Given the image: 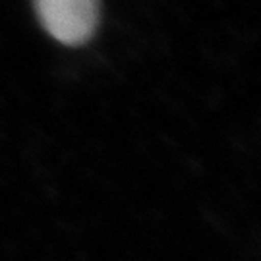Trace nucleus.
<instances>
[{
	"label": "nucleus",
	"mask_w": 261,
	"mask_h": 261,
	"mask_svg": "<svg viewBox=\"0 0 261 261\" xmlns=\"http://www.w3.org/2000/svg\"><path fill=\"white\" fill-rule=\"evenodd\" d=\"M35 10L43 28L64 45L85 43L99 21V0H35Z\"/></svg>",
	"instance_id": "1"
}]
</instances>
